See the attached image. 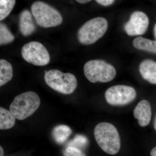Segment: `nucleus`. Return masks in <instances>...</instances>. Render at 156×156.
<instances>
[{"instance_id": "nucleus-1", "label": "nucleus", "mask_w": 156, "mask_h": 156, "mask_svg": "<svg viewBox=\"0 0 156 156\" xmlns=\"http://www.w3.org/2000/svg\"><path fill=\"white\" fill-rule=\"evenodd\" d=\"M94 134L96 142L104 151L111 155L119 152L121 147L120 136L112 124L99 123L95 126Z\"/></svg>"}, {"instance_id": "nucleus-2", "label": "nucleus", "mask_w": 156, "mask_h": 156, "mask_svg": "<svg viewBox=\"0 0 156 156\" xmlns=\"http://www.w3.org/2000/svg\"><path fill=\"white\" fill-rule=\"evenodd\" d=\"M41 104V99L36 92H23L15 97L9 110L16 119H25L33 114Z\"/></svg>"}, {"instance_id": "nucleus-3", "label": "nucleus", "mask_w": 156, "mask_h": 156, "mask_svg": "<svg viewBox=\"0 0 156 156\" xmlns=\"http://www.w3.org/2000/svg\"><path fill=\"white\" fill-rule=\"evenodd\" d=\"M44 79L46 84L56 92L68 95L74 92L77 86L75 76L57 69L45 71Z\"/></svg>"}, {"instance_id": "nucleus-4", "label": "nucleus", "mask_w": 156, "mask_h": 156, "mask_svg": "<svg viewBox=\"0 0 156 156\" xmlns=\"http://www.w3.org/2000/svg\"><path fill=\"white\" fill-rule=\"evenodd\" d=\"M108 27L107 20L103 17H97L90 20L78 30V40L83 44H92L103 37Z\"/></svg>"}, {"instance_id": "nucleus-5", "label": "nucleus", "mask_w": 156, "mask_h": 156, "mask_svg": "<svg viewBox=\"0 0 156 156\" xmlns=\"http://www.w3.org/2000/svg\"><path fill=\"white\" fill-rule=\"evenodd\" d=\"M84 73L87 80L92 83L110 82L116 75V70L112 66L99 59L87 62L84 65Z\"/></svg>"}, {"instance_id": "nucleus-6", "label": "nucleus", "mask_w": 156, "mask_h": 156, "mask_svg": "<svg viewBox=\"0 0 156 156\" xmlns=\"http://www.w3.org/2000/svg\"><path fill=\"white\" fill-rule=\"evenodd\" d=\"M31 10L37 23L41 27H55L62 23L63 19L59 12L44 2H34Z\"/></svg>"}, {"instance_id": "nucleus-7", "label": "nucleus", "mask_w": 156, "mask_h": 156, "mask_svg": "<svg viewBox=\"0 0 156 156\" xmlns=\"http://www.w3.org/2000/svg\"><path fill=\"white\" fill-rule=\"evenodd\" d=\"M21 55L26 61L37 66L47 65L50 61L49 52L41 43L31 41L22 47Z\"/></svg>"}, {"instance_id": "nucleus-8", "label": "nucleus", "mask_w": 156, "mask_h": 156, "mask_svg": "<svg viewBox=\"0 0 156 156\" xmlns=\"http://www.w3.org/2000/svg\"><path fill=\"white\" fill-rule=\"evenodd\" d=\"M134 88L125 85L113 86L106 90L105 97L108 103L112 105H126L131 103L136 97Z\"/></svg>"}, {"instance_id": "nucleus-9", "label": "nucleus", "mask_w": 156, "mask_h": 156, "mask_svg": "<svg viewBox=\"0 0 156 156\" xmlns=\"http://www.w3.org/2000/svg\"><path fill=\"white\" fill-rule=\"evenodd\" d=\"M148 25L147 15L141 11H135L131 14L129 21L125 24L124 29L128 35H141L145 33Z\"/></svg>"}, {"instance_id": "nucleus-10", "label": "nucleus", "mask_w": 156, "mask_h": 156, "mask_svg": "<svg viewBox=\"0 0 156 156\" xmlns=\"http://www.w3.org/2000/svg\"><path fill=\"white\" fill-rule=\"evenodd\" d=\"M151 108L150 103L148 101L143 100L136 105L134 111V115L137 119L140 126H147L151 119Z\"/></svg>"}, {"instance_id": "nucleus-11", "label": "nucleus", "mask_w": 156, "mask_h": 156, "mask_svg": "<svg viewBox=\"0 0 156 156\" xmlns=\"http://www.w3.org/2000/svg\"><path fill=\"white\" fill-rule=\"evenodd\" d=\"M19 24L20 31L24 36L30 35L35 31L36 29L32 16L28 10H23L20 13Z\"/></svg>"}, {"instance_id": "nucleus-12", "label": "nucleus", "mask_w": 156, "mask_h": 156, "mask_svg": "<svg viewBox=\"0 0 156 156\" xmlns=\"http://www.w3.org/2000/svg\"><path fill=\"white\" fill-rule=\"evenodd\" d=\"M139 71L144 80L156 84V62L150 59L144 60L140 65Z\"/></svg>"}, {"instance_id": "nucleus-13", "label": "nucleus", "mask_w": 156, "mask_h": 156, "mask_svg": "<svg viewBox=\"0 0 156 156\" xmlns=\"http://www.w3.org/2000/svg\"><path fill=\"white\" fill-rule=\"evenodd\" d=\"M13 68L10 62L5 59L0 60V87L8 83L13 77Z\"/></svg>"}, {"instance_id": "nucleus-14", "label": "nucleus", "mask_w": 156, "mask_h": 156, "mask_svg": "<svg viewBox=\"0 0 156 156\" xmlns=\"http://www.w3.org/2000/svg\"><path fill=\"white\" fill-rule=\"evenodd\" d=\"M133 44L134 48L138 50L156 54V41H151L141 37H137L133 41Z\"/></svg>"}, {"instance_id": "nucleus-15", "label": "nucleus", "mask_w": 156, "mask_h": 156, "mask_svg": "<svg viewBox=\"0 0 156 156\" xmlns=\"http://www.w3.org/2000/svg\"><path fill=\"white\" fill-rule=\"evenodd\" d=\"M16 122V118L10 111L0 108V129L7 130L13 128Z\"/></svg>"}, {"instance_id": "nucleus-16", "label": "nucleus", "mask_w": 156, "mask_h": 156, "mask_svg": "<svg viewBox=\"0 0 156 156\" xmlns=\"http://www.w3.org/2000/svg\"><path fill=\"white\" fill-rule=\"evenodd\" d=\"M71 128L66 125H61L56 126L53 129V139L59 144L65 142L72 133Z\"/></svg>"}, {"instance_id": "nucleus-17", "label": "nucleus", "mask_w": 156, "mask_h": 156, "mask_svg": "<svg viewBox=\"0 0 156 156\" xmlns=\"http://www.w3.org/2000/svg\"><path fill=\"white\" fill-rule=\"evenodd\" d=\"M16 4L14 0H1L0 1V20L2 21L13 10Z\"/></svg>"}, {"instance_id": "nucleus-18", "label": "nucleus", "mask_w": 156, "mask_h": 156, "mask_svg": "<svg viewBox=\"0 0 156 156\" xmlns=\"http://www.w3.org/2000/svg\"><path fill=\"white\" fill-rule=\"evenodd\" d=\"M14 36L5 23H0V45L10 44L14 41Z\"/></svg>"}, {"instance_id": "nucleus-19", "label": "nucleus", "mask_w": 156, "mask_h": 156, "mask_svg": "<svg viewBox=\"0 0 156 156\" xmlns=\"http://www.w3.org/2000/svg\"><path fill=\"white\" fill-rule=\"evenodd\" d=\"M88 143V140L83 135H77L70 141L68 147H72L80 149L86 147ZM81 150V149H80Z\"/></svg>"}, {"instance_id": "nucleus-20", "label": "nucleus", "mask_w": 156, "mask_h": 156, "mask_svg": "<svg viewBox=\"0 0 156 156\" xmlns=\"http://www.w3.org/2000/svg\"><path fill=\"white\" fill-rule=\"evenodd\" d=\"M63 156H87L81 150L72 147H68L63 152Z\"/></svg>"}, {"instance_id": "nucleus-21", "label": "nucleus", "mask_w": 156, "mask_h": 156, "mask_svg": "<svg viewBox=\"0 0 156 156\" xmlns=\"http://www.w3.org/2000/svg\"><path fill=\"white\" fill-rule=\"evenodd\" d=\"M115 2L113 0H96V2L102 5L107 6L110 5Z\"/></svg>"}, {"instance_id": "nucleus-22", "label": "nucleus", "mask_w": 156, "mask_h": 156, "mask_svg": "<svg viewBox=\"0 0 156 156\" xmlns=\"http://www.w3.org/2000/svg\"><path fill=\"white\" fill-rule=\"evenodd\" d=\"M151 156H156V147L151 151Z\"/></svg>"}, {"instance_id": "nucleus-23", "label": "nucleus", "mask_w": 156, "mask_h": 156, "mask_svg": "<svg viewBox=\"0 0 156 156\" xmlns=\"http://www.w3.org/2000/svg\"><path fill=\"white\" fill-rule=\"evenodd\" d=\"M76 2H78V3H80V4H84L89 2H91V1H89V0H77Z\"/></svg>"}, {"instance_id": "nucleus-24", "label": "nucleus", "mask_w": 156, "mask_h": 156, "mask_svg": "<svg viewBox=\"0 0 156 156\" xmlns=\"http://www.w3.org/2000/svg\"><path fill=\"white\" fill-rule=\"evenodd\" d=\"M4 151L2 146L0 147V156H4Z\"/></svg>"}, {"instance_id": "nucleus-25", "label": "nucleus", "mask_w": 156, "mask_h": 156, "mask_svg": "<svg viewBox=\"0 0 156 156\" xmlns=\"http://www.w3.org/2000/svg\"><path fill=\"white\" fill-rule=\"evenodd\" d=\"M154 128L156 131V115L154 121Z\"/></svg>"}, {"instance_id": "nucleus-26", "label": "nucleus", "mask_w": 156, "mask_h": 156, "mask_svg": "<svg viewBox=\"0 0 156 156\" xmlns=\"http://www.w3.org/2000/svg\"><path fill=\"white\" fill-rule=\"evenodd\" d=\"M154 34L155 37L156 39V23L154 26Z\"/></svg>"}]
</instances>
